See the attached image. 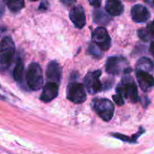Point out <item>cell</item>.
Segmentation results:
<instances>
[{"instance_id":"obj_16","label":"cell","mask_w":154,"mask_h":154,"mask_svg":"<svg viewBox=\"0 0 154 154\" xmlns=\"http://www.w3.org/2000/svg\"><path fill=\"white\" fill-rule=\"evenodd\" d=\"M154 69V63L147 57H141L136 65L137 72H151Z\"/></svg>"},{"instance_id":"obj_26","label":"cell","mask_w":154,"mask_h":154,"mask_svg":"<svg viewBox=\"0 0 154 154\" xmlns=\"http://www.w3.org/2000/svg\"><path fill=\"white\" fill-rule=\"evenodd\" d=\"M145 2L149 4H154V0H145Z\"/></svg>"},{"instance_id":"obj_5","label":"cell","mask_w":154,"mask_h":154,"mask_svg":"<svg viewBox=\"0 0 154 154\" xmlns=\"http://www.w3.org/2000/svg\"><path fill=\"white\" fill-rule=\"evenodd\" d=\"M126 59L122 57H111L107 60L105 64V70L108 74L112 75H120L121 72L128 74L130 69L127 68Z\"/></svg>"},{"instance_id":"obj_6","label":"cell","mask_w":154,"mask_h":154,"mask_svg":"<svg viewBox=\"0 0 154 154\" xmlns=\"http://www.w3.org/2000/svg\"><path fill=\"white\" fill-rule=\"evenodd\" d=\"M85 86L78 82L69 83L66 90V96L69 100L75 104H81L87 99Z\"/></svg>"},{"instance_id":"obj_13","label":"cell","mask_w":154,"mask_h":154,"mask_svg":"<svg viewBox=\"0 0 154 154\" xmlns=\"http://www.w3.org/2000/svg\"><path fill=\"white\" fill-rule=\"evenodd\" d=\"M137 79L143 91H147L154 87V78L146 72H137Z\"/></svg>"},{"instance_id":"obj_12","label":"cell","mask_w":154,"mask_h":154,"mask_svg":"<svg viewBox=\"0 0 154 154\" xmlns=\"http://www.w3.org/2000/svg\"><path fill=\"white\" fill-rule=\"evenodd\" d=\"M59 92V84L54 82L47 83L44 87L43 91L41 95V100L44 102H50L55 99L58 95Z\"/></svg>"},{"instance_id":"obj_17","label":"cell","mask_w":154,"mask_h":154,"mask_svg":"<svg viewBox=\"0 0 154 154\" xmlns=\"http://www.w3.org/2000/svg\"><path fill=\"white\" fill-rule=\"evenodd\" d=\"M23 72H24V65L22 60L19 59L17 60L13 71L14 79L19 84H22L23 79Z\"/></svg>"},{"instance_id":"obj_9","label":"cell","mask_w":154,"mask_h":154,"mask_svg":"<svg viewBox=\"0 0 154 154\" xmlns=\"http://www.w3.org/2000/svg\"><path fill=\"white\" fill-rule=\"evenodd\" d=\"M69 18L75 27L82 29L86 24L85 11L82 6L76 5L72 8L69 13Z\"/></svg>"},{"instance_id":"obj_1","label":"cell","mask_w":154,"mask_h":154,"mask_svg":"<svg viewBox=\"0 0 154 154\" xmlns=\"http://www.w3.org/2000/svg\"><path fill=\"white\" fill-rule=\"evenodd\" d=\"M117 92L132 102H137L139 100L138 86L130 76H125L123 78L117 87Z\"/></svg>"},{"instance_id":"obj_10","label":"cell","mask_w":154,"mask_h":154,"mask_svg":"<svg viewBox=\"0 0 154 154\" xmlns=\"http://www.w3.org/2000/svg\"><path fill=\"white\" fill-rule=\"evenodd\" d=\"M131 16L136 23H144L149 20L150 13L148 9L142 5H135L131 9Z\"/></svg>"},{"instance_id":"obj_27","label":"cell","mask_w":154,"mask_h":154,"mask_svg":"<svg viewBox=\"0 0 154 154\" xmlns=\"http://www.w3.org/2000/svg\"><path fill=\"white\" fill-rule=\"evenodd\" d=\"M128 1H130V2H133V1H135V0H128Z\"/></svg>"},{"instance_id":"obj_3","label":"cell","mask_w":154,"mask_h":154,"mask_svg":"<svg viewBox=\"0 0 154 154\" xmlns=\"http://www.w3.org/2000/svg\"><path fill=\"white\" fill-rule=\"evenodd\" d=\"M15 53V45L13 40L8 36H5L1 42V55L0 65L1 70L7 69L11 63V60Z\"/></svg>"},{"instance_id":"obj_15","label":"cell","mask_w":154,"mask_h":154,"mask_svg":"<svg viewBox=\"0 0 154 154\" xmlns=\"http://www.w3.org/2000/svg\"><path fill=\"white\" fill-rule=\"evenodd\" d=\"M111 15L101 8L95 9L93 11V20L96 23L99 25H106L111 20Z\"/></svg>"},{"instance_id":"obj_24","label":"cell","mask_w":154,"mask_h":154,"mask_svg":"<svg viewBox=\"0 0 154 154\" xmlns=\"http://www.w3.org/2000/svg\"><path fill=\"white\" fill-rule=\"evenodd\" d=\"M60 2H61L63 4L69 6V5H73L74 3L75 2V0H60Z\"/></svg>"},{"instance_id":"obj_28","label":"cell","mask_w":154,"mask_h":154,"mask_svg":"<svg viewBox=\"0 0 154 154\" xmlns=\"http://www.w3.org/2000/svg\"><path fill=\"white\" fill-rule=\"evenodd\" d=\"M31 1H38V0H31Z\"/></svg>"},{"instance_id":"obj_22","label":"cell","mask_w":154,"mask_h":154,"mask_svg":"<svg viewBox=\"0 0 154 154\" xmlns=\"http://www.w3.org/2000/svg\"><path fill=\"white\" fill-rule=\"evenodd\" d=\"M147 31L148 32L149 35H150V38L154 39V20L150 22V23L147 25Z\"/></svg>"},{"instance_id":"obj_11","label":"cell","mask_w":154,"mask_h":154,"mask_svg":"<svg viewBox=\"0 0 154 154\" xmlns=\"http://www.w3.org/2000/svg\"><path fill=\"white\" fill-rule=\"evenodd\" d=\"M46 75L49 81L60 84L62 78V68L60 65L56 61H51L48 65Z\"/></svg>"},{"instance_id":"obj_18","label":"cell","mask_w":154,"mask_h":154,"mask_svg":"<svg viewBox=\"0 0 154 154\" xmlns=\"http://www.w3.org/2000/svg\"><path fill=\"white\" fill-rule=\"evenodd\" d=\"M9 10L13 12H17L25 6L24 0H4Z\"/></svg>"},{"instance_id":"obj_2","label":"cell","mask_w":154,"mask_h":154,"mask_svg":"<svg viewBox=\"0 0 154 154\" xmlns=\"http://www.w3.org/2000/svg\"><path fill=\"white\" fill-rule=\"evenodd\" d=\"M26 81L28 87L32 90H39L43 85V73L38 63H32L29 65L26 74Z\"/></svg>"},{"instance_id":"obj_7","label":"cell","mask_w":154,"mask_h":154,"mask_svg":"<svg viewBox=\"0 0 154 154\" xmlns=\"http://www.w3.org/2000/svg\"><path fill=\"white\" fill-rule=\"evenodd\" d=\"M100 70H96L87 73L84 78V86L87 92L90 94H96L102 89V83L100 81Z\"/></svg>"},{"instance_id":"obj_19","label":"cell","mask_w":154,"mask_h":154,"mask_svg":"<svg viewBox=\"0 0 154 154\" xmlns=\"http://www.w3.org/2000/svg\"><path fill=\"white\" fill-rule=\"evenodd\" d=\"M101 51H102V50H101L100 48L97 46V45H95V44L94 45H90L88 48L89 54H90V55L93 56V57H100V56L102 55V54H101Z\"/></svg>"},{"instance_id":"obj_23","label":"cell","mask_w":154,"mask_h":154,"mask_svg":"<svg viewBox=\"0 0 154 154\" xmlns=\"http://www.w3.org/2000/svg\"><path fill=\"white\" fill-rule=\"evenodd\" d=\"M90 4L95 8H99L102 3V0H88Z\"/></svg>"},{"instance_id":"obj_25","label":"cell","mask_w":154,"mask_h":154,"mask_svg":"<svg viewBox=\"0 0 154 154\" xmlns=\"http://www.w3.org/2000/svg\"><path fill=\"white\" fill-rule=\"evenodd\" d=\"M149 51H150V53L151 54V55L154 57V42H153L151 44H150Z\"/></svg>"},{"instance_id":"obj_14","label":"cell","mask_w":154,"mask_h":154,"mask_svg":"<svg viewBox=\"0 0 154 154\" xmlns=\"http://www.w3.org/2000/svg\"><path fill=\"white\" fill-rule=\"evenodd\" d=\"M105 10L111 16H119L123 14L124 7L120 0H106Z\"/></svg>"},{"instance_id":"obj_21","label":"cell","mask_w":154,"mask_h":154,"mask_svg":"<svg viewBox=\"0 0 154 154\" xmlns=\"http://www.w3.org/2000/svg\"><path fill=\"white\" fill-rule=\"evenodd\" d=\"M123 96H121L120 94L117 93V94L113 96V100L114 101L116 104L119 106H122L124 105V100H123Z\"/></svg>"},{"instance_id":"obj_4","label":"cell","mask_w":154,"mask_h":154,"mask_svg":"<svg viewBox=\"0 0 154 154\" xmlns=\"http://www.w3.org/2000/svg\"><path fill=\"white\" fill-rule=\"evenodd\" d=\"M93 108L96 114L105 121H110L114 116V105L109 99H94L93 102Z\"/></svg>"},{"instance_id":"obj_20","label":"cell","mask_w":154,"mask_h":154,"mask_svg":"<svg viewBox=\"0 0 154 154\" xmlns=\"http://www.w3.org/2000/svg\"><path fill=\"white\" fill-rule=\"evenodd\" d=\"M138 35L140 38L143 40L144 42H148L150 39V35L147 31V29H141L138 31Z\"/></svg>"},{"instance_id":"obj_8","label":"cell","mask_w":154,"mask_h":154,"mask_svg":"<svg viewBox=\"0 0 154 154\" xmlns=\"http://www.w3.org/2000/svg\"><path fill=\"white\" fill-rule=\"evenodd\" d=\"M92 41L102 51H108L111 47V37L104 27H98L93 32Z\"/></svg>"}]
</instances>
